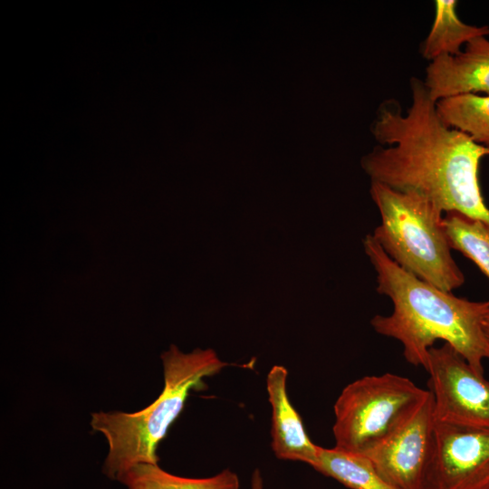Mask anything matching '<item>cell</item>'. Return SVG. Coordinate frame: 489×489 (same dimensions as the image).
<instances>
[{
	"label": "cell",
	"mask_w": 489,
	"mask_h": 489,
	"mask_svg": "<svg viewBox=\"0 0 489 489\" xmlns=\"http://www.w3.org/2000/svg\"><path fill=\"white\" fill-rule=\"evenodd\" d=\"M288 370L274 365L266 377V390L272 409V449L281 460L298 461L312 465L319 446L305 431L302 417L287 393Z\"/></svg>",
	"instance_id": "cell-10"
},
{
	"label": "cell",
	"mask_w": 489,
	"mask_h": 489,
	"mask_svg": "<svg viewBox=\"0 0 489 489\" xmlns=\"http://www.w3.org/2000/svg\"><path fill=\"white\" fill-rule=\"evenodd\" d=\"M251 489H264V481L259 469L253 472L251 477Z\"/></svg>",
	"instance_id": "cell-16"
},
{
	"label": "cell",
	"mask_w": 489,
	"mask_h": 489,
	"mask_svg": "<svg viewBox=\"0 0 489 489\" xmlns=\"http://www.w3.org/2000/svg\"><path fill=\"white\" fill-rule=\"evenodd\" d=\"M436 108L447 126L465 133L475 142L489 149V96H453L438 101Z\"/></svg>",
	"instance_id": "cell-14"
},
{
	"label": "cell",
	"mask_w": 489,
	"mask_h": 489,
	"mask_svg": "<svg viewBox=\"0 0 489 489\" xmlns=\"http://www.w3.org/2000/svg\"><path fill=\"white\" fill-rule=\"evenodd\" d=\"M312 467L350 489H397L379 475L366 455L336 447L325 448L319 446Z\"/></svg>",
	"instance_id": "cell-12"
},
{
	"label": "cell",
	"mask_w": 489,
	"mask_h": 489,
	"mask_svg": "<svg viewBox=\"0 0 489 489\" xmlns=\"http://www.w3.org/2000/svg\"><path fill=\"white\" fill-rule=\"evenodd\" d=\"M431 98L440 100L461 94L489 96V39L478 36L457 55L431 61L423 81Z\"/></svg>",
	"instance_id": "cell-9"
},
{
	"label": "cell",
	"mask_w": 489,
	"mask_h": 489,
	"mask_svg": "<svg viewBox=\"0 0 489 489\" xmlns=\"http://www.w3.org/2000/svg\"><path fill=\"white\" fill-rule=\"evenodd\" d=\"M429 390L392 373L362 377L348 384L334 407L336 448L367 455L398 431Z\"/></svg>",
	"instance_id": "cell-5"
},
{
	"label": "cell",
	"mask_w": 489,
	"mask_h": 489,
	"mask_svg": "<svg viewBox=\"0 0 489 489\" xmlns=\"http://www.w3.org/2000/svg\"><path fill=\"white\" fill-rule=\"evenodd\" d=\"M370 196L380 215L373 238L400 268L452 292L465 276L452 257L443 211L427 199L371 182Z\"/></svg>",
	"instance_id": "cell-4"
},
{
	"label": "cell",
	"mask_w": 489,
	"mask_h": 489,
	"mask_svg": "<svg viewBox=\"0 0 489 489\" xmlns=\"http://www.w3.org/2000/svg\"><path fill=\"white\" fill-rule=\"evenodd\" d=\"M424 489H489V428L435 420Z\"/></svg>",
	"instance_id": "cell-7"
},
{
	"label": "cell",
	"mask_w": 489,
	"mask_h": 489,
	"mask_svg": "<svg viewBox=\"0 0 489 489\" xmlns=\"http://www.w3.org/2000/svg\"><path fill=\"white\" fill-rule=\"evenodd\" d=\"M425 369L436 421L489 428V380L453 347L430 348Z\"/></svg>",
	"instance_id": "cell-6"
},
{
	"label": "cell",
	"mask_w": 489,
	"mask_h": 489,
	"mask_svg": "<svg viewBox=\"0 0 489 489\" xmlns=\"http://www.w3.org/2000/svg\"><path fill=\"white\" fill-rule=\"evenodd\" d=\"M431 392L414 415L366 455L379 475L397 489H424L434 442Z\"/></svg>",
	"instance_id": "cell-8"
},
{
	"label": "cell",
	"mask_w": 489,
	"mask_h": 489,
	"mask_svg": "<svg viewBox=\"0 0 489 489\" xmlns=\"http://www.w3.org/2000/svg\"><path fill=\"white\" fill-rule=\"evenodd\" d=\"M483 328H484V331L485 333V336L489 340V310H488V312H486V314L484 316V322H483Z\"/></svg>",
	"instance_id": "cell-17"
},
{
	"label": "cell",
	"mask_w": 489,
	"mask_h": 489,
	"mask_svg": "<svg viewBox=\"0 0 489 489\" xmlns=\"http://www.w3.org/2000/svg\"><path fill=\"white\" fill-rule=\"evenodd\" d=\"M443 225L451 249L473 261L489 279V225L456 212L446 213Z\"/></svg>",
	"instance_id": "cell-15"
},
{
	"label": "cell",
	"mask_w": 489,
	"mask_h": 489,
	"mask_svg": "<svg viewBox=\"0 0 489 489\" xmlns=\"http://www.w3.org/2000/svg\"><path fill=\"white\" fill-rule=\"evenodd\" d=\"M405 114L395 100L382 102L371 124L379 145L361 158L371 182L418 195L443 212H456L489 225L479 184L481 159L489 149L447 126L422 80L410 79Z\"/></svg>",
	"instance_id": "cell-1"
},
{
	"label": "cell",
	"mask_w": 489,
	"mask_h": 489,
	"mask_svg": "<svg viewBox=\"0 0 489 489\" xmlns=\"http://www.w3.org/2000/svg\"><path fill=\"white\" fill-rule=\"evenodd\" d=\"M377 273V292L390 298V315H375L370 324L383 336L400 341L406 360L426 369L428 350L440 340L453 347L479 375L489 360V340L483 322L489 301L472 302L442 291L406 272L373 238L363 240Z\"/></svg>",
	"instance_id": "cell-2"
},
{
	"label": "cell",
	"mask_w": 489,
	"mask_h": 489,
	"mask_svg": "<svg viewBox=\"0 0 489 489\" xmlns=\"http://www.w3.org/2000/svg\"><path fill=\"white\" fill-rule=\"evenodd\" d=\"M160 358L164 388L151 404L132 413L99 411L91 415L92 430L108 443L102 472L111 480L120 482L137 465L158 464V444L182 412L190 391L205 389V378L229 365L212 349L197 348L185 353L173 344Z\"/></svg>",
	"instance_id": "cell-3"
},
{
	"label": "cell",
	"mask_w": 489,
	"mask_h": 489,
	"mask_svg": "<svg viewBox=\"0 0 489 489\" xmlns=\"http://www.w3.org/2000/svg\"><path fill=\"white\" fill-rule=\"evenodd\" d=\"M457 1H435V17L421 46L424 58L433 61L443 55L455 56L463 45L478 36H489V26L471 25L461 21L456 12Z\"/></svg>",
	"instance_id": "cell-11"
},
{
	"label": "cell",
	"mask_w": 489,
	"mask_h": 489,
	"mask_svg": "<svg viewBox=\"0 0 489 489\" xmlns=\"http://www.w3.org/2000/svg\"><path fill=\"white\" fill-rule=\"evenodd\" d=\"M127 489H240L238 475L230 469L204 478L175 475L158 464H139L120 480Z\"/></svg>",
	"instance_id": "cell-13"
}]
</instances>
